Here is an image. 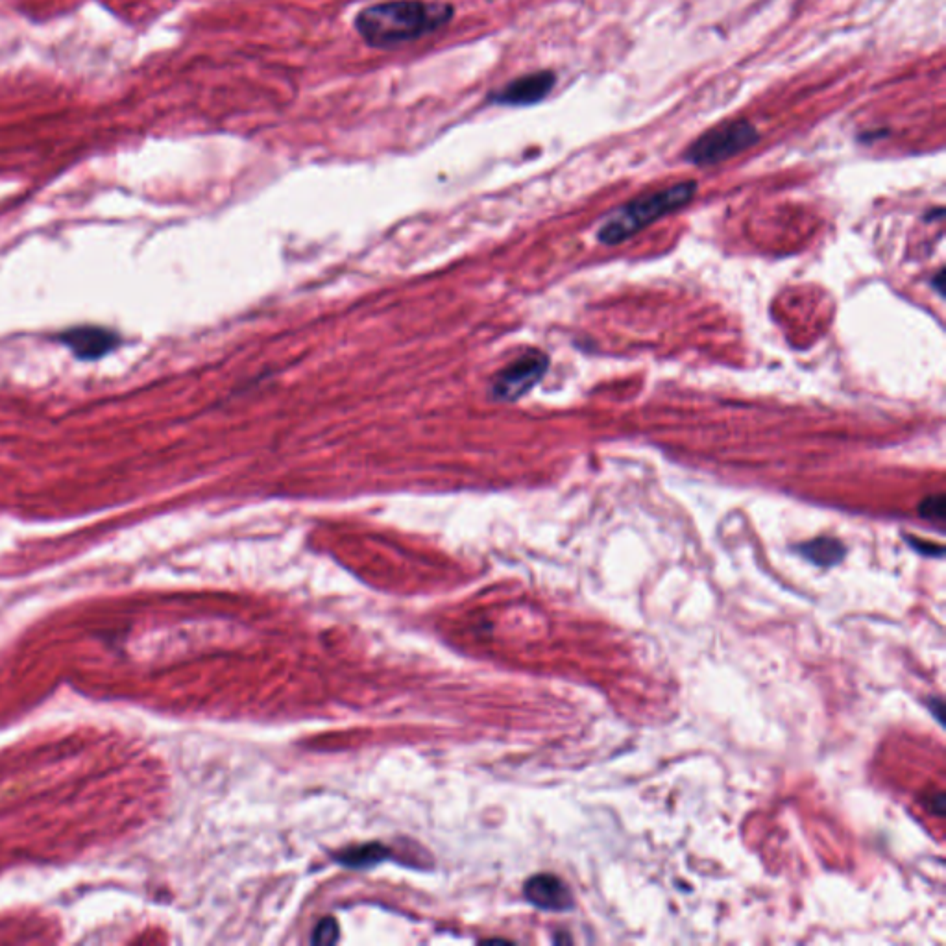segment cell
Masks as SVG:
<instances>
[{"label": "cell", "instance_id": "1", "mask_svg": "<svg viewBox=\"0 0 946 946\" xmlns=\"http://www.w3.org/2000/svg\"><path fill=\"white\" fill-rule=\"evenodd\" d=\"M449 2L390 0L368 6L355 17V30L364 43L376 49H392L437 32L453 19Z\"/></svg>", "mask_w": 946, "mask_h": 946}, {"label": "cell", "instance_id": "2", "mask_svg": "<svg viewBox=\"0 0 946 946\" xmlns=\"http://www.w3.org/2000/svg\"><path fill=\"white\" fill-rule=\"evenodd\" d=\"M697 193V183L680 182L658 189L653 193H645L631 200L629 204L619 207L610 213L597 231L599 243L607 246L629 241L636 233L645 230L647 226L655 224L656 220L664 219L671 213L688 206Z\"/></svg>", "mask_w": 946, "mask_h": 946}, {"label": "cell", "instance_id": "3", "mask_svg": "<svg viewBox=\"0 0 946 946\" xmlns=\"http://www.w3.org/2000/svg\"><path fill=\"white\" fill-rule=\"evenodd\" d=\"M760 141V134L752 122L745 119L723 122L704 132L684 152V161L697 167L717 165L749 150Z\"/></svg>", "mask_w": 946, "mask_h": 946}, {"label": "cell", "instance_id": "4", "mask_svg": "<svg viewBox=\"0 0 946 946\" xmlns=\"http://www.w3.org/2000/svg\"><path fill=\"white\" fill-rule=\"evenodd\" d=\"M547 366H549V359L546 353L538 352V350L523 353L516 361L507 364L494 379V385H492L494 398L499 401L520 400L540 383V379L547 372Z\"/></svg>", "mask_w": 946, "mask_h": 946}, {"label": "cell", "instance_id": "5", "mask_svg": "<svg viewBox=\"0 0 946 946\" xmlns=\"http://www.w3.org/2000/svg\"><path fill=\"white\" fill-rule=\"evenodd\" d=\"M557 76L553 71H538L512 80L490 95V100L501 106H533L542 102L553 91Z\"/></svg>", "mask_w": 946, "mask_h": 946}, {"label": "cell", "instance_id": "6", "mask_svg": "<svg viewBox=\"0 0 946 946\" xmlns=\"http://www.w3.org/2000/svg\"><path fill=\"white\" fill-rule=\"evenodd\" d=\"M523 893L538 910L570 911L573 908L570 887L553 874H536L527 880Z\"/></svg>", "mask_w": 946, "mask_h": 946}, {"label": "cell", "instance_id": "7", "mask_svg": "<svg viewBox=\"0 0 946 946\" xmlns=\"http://www.w3.org/2000/svg\"><path fill=\"white\" fill-rule=\"evenodd\" d=\"M63 342L82 359H97L110 352L117 344V337L102 328H76L63 335Z\"/></svg>", "mask_w": 946, "mask_h": 946}, {"label": "cell", "instance_id": "8", "mask_svg": "<svg viewBox=\"0 0 946 946\" xmlns=\"http://www.w3.org/2000/svg\"><path fill=\"white\" fill-rule=\"evenodd\" d=\"M797 553H801V557L819 568H834L847 555V547L843 546L837 538L819 536L815 540L797 546Z\"/></svg>", "mask_w": 946, "mask_h": 946}, {"label": "cell", "instance_id": "9", "mask_svg": "<svg viewBox=\"0 0 946 946\" xmlns=\"http://www.w3.org/2000/svg\"><path fill=\"white\" fill-rule=\"evenodd\" d=\"M385 856H389V852L383 849L381 845H368V847H361V849L348 850L344 856H340L337 860L344 863V865H350V867H370L374 863L385 860Z\"/></svg>", "mask_w": 946, "mask_h": 946}, {"label": "cell", "instance_id": "10", "mask_svg": "<svg viewBox=\"0 0 946 946\" xmlns=\"http://www.w3.org/2000/svg\"><path fill=\"white\" fill-rule=\"evenodd\" d=\"M919 514H921L924 520H930V522H945V496H943V494H935V496H928V498L922 499V503L919 505Z\"/></svg>", "mask_w": 946, "mask_h": 946}, {"label": "cell", "instance_id": "11", "mask_svg": "<svg viewBox=\"0 0 946 946\" xmlns=\"http://www.w3.org/2000/svg\"><path fill=\"white\" fill-rule=\"evenodd\" d=\"M339 939V924L333 919H324L316 926L313 943L315 945H333Z\"/></svg>", "mask_w": 946, "mask_h": 946}, {"label": "cell", "instance_id": "12", "mask_svg": "<svg viewBox=\"0 0 946 946\" xmlns=\"http://www.w3.org/2000/svg\"><path fill=\"white\" fill-rule=\"evenodd\" d=\"M908 542H910L915 551H919V553L926 555V557H943V547L941 546L926 544V542H922L919 538H908Z\"/></svg>", "mask_w": 946, "mask_h": 946}, {"label": "cell", "instance_id": "13", "mask_svg": "<svg viewBox=\"0 0 946 946\" xmlns=\"http://www.w3.org/2000/svg\"><path fill=\"white\" fill-rule=\"evenodd\" d=\"M943 279H945V270L941 268V270L937 272V276H935L934 279L935 291L939 292V294H943V289H945V283H943Z\"/></svg>", "mask_w": 946, "mask_h": 946}]
</instances>
